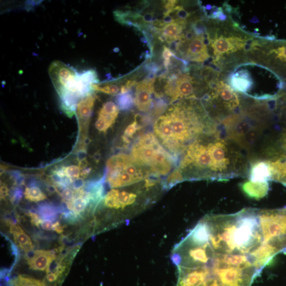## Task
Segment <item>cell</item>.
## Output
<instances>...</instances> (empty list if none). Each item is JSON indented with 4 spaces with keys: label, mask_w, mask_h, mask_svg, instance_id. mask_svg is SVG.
<instances>
[{
    "label": "cell",
    "mask_w": 286,
    "mask_h": 286,
    "mask_svg": "<svg viewBox=\"0 0 286 286\" xmlns=\"http://www.w3.org/2000/svg\"><path fill=\"white\" fill-rule=\"evenodd\" d=\"M186 238L202 248L199 262L188 268L197 271L198 286H251L275 255L286 250L284 228L274 209L210 214Z\"/></svg>",
    "instance_id": "obj_1"
},
{
    "label": "cell",
    "mask_w": 286,
    "mask_h": 286,
    "mask_svg": "<svg viewBox=\"0 0 286 286\" xmlns=\"http://www.w3.org/2000/svg\"><path fill=\"white\" fill-rule=\"evenodd\" d=\"M179 169L185 180L224 181L248 177L250 160L234 142L217 128L193 141L185 151Z\"/></svg>",
    "instance_id": "obj_2"
},
{
    "label": "cell",
    "mask_w": 286,
    "mask_h": 286,
    "mask_svg": "<svg viewBox=\"0 0 286 286\" xmlns=\"http://www.w3.org/2000/svg\"><path fill=\"white\" fill-rule=\"evenodd\" d=\"M218 125L193 104L179 103L169 108L157 119L155 136L161 145L174 155L185 152L191 143Z\"/></svg>",
    "instance_id": "obj_3"
},
{
    "label": "cell",
    "mask_w": 286,
    "mask_h": 286,
    "mask_svg": "<svg viewBox=\"0 0 286 286\" xmlns=\"http://www.w3.org/2000/svg\"><path fill=\"white\" fill-rule=\"evenodd\" d=\"M130 156L152 173L158 176L167 175L175 162L170 153L152 133L145 134L138 139L132 147Z\"/></svg>",
    "instance_id": "obj_4"
},
{
    "label": "cell",
    "mask_w": 286,
    "mask_h": 286,
    "mask_svg": "<svg viewBox=\"0 0 286 286\" xmlns=\"http://www.w3.org/2000/svg\"><path fill=\"white\" fill-rule=\"evenodd\" d=\"M107 166V180L112 188L131 185L149 177L151 173L148 168L139 164L131 156L125 154L112 157L108 161Z\"/></svg>",
    "instance_id": "obj_5"
},
{
    "label": "cell",
    "mask_w": 286,
    "mask_h": 286,
    "mask_svg": "<svg viewBox=\"0 0 286 286\" xmlns=\"http://www.w3.org/2000/svg\"><path fill=\"white\" fill-rule=\"evenodd\" d=\"M195 81L188 75H171L168 78L164 87L165 94L172 102L181 99L195 97Z\"/></svg>",
    "instance_id": "obj_6"
},
{
    "label": "cell",
    "mask_w": 286,
    "mask_h": 286,
    "mask_svg": "<svg viewBox=\"0 0 286 286\" xmlns=\"http://www.w3.org/2000/svg\"><path fill=\"white\" fill-rule=\"evenodd\" d=\"M209 99L216 100L218 103L219 110L222 111V116L227 115L229 112H232L237 110L240 104V101L237 94L234 90L228 85L220 82L214 87L213 91ZM220 120V117L219 118Z\"/></svg>",
    "instance_id": "obj_7"
},
{
    "label": "cell",
    "mask_w": 286,
    "mask_h": 286,
    "mask_svg": "<svg viewBox=\"0 0 286 286\" xmlns=\"http://www.w3.org/2000/svg\"><path fill=\"white\" fill-rule=\"evenodd\" d=\"M246 41L240 37L221 36L210 40L216 60L224 55L237 52L244 48Z\"/></svg>",
    "instance_id": "obj_8"
},
{
    "label": "cell",
    "mask_w": 286,
    "mask_h": 286,
    "mask_svg": "<svg viewBox=\"0 0 286 286\" xmlns=\"http://www.w3.org/2000/svg\"><path fill=\"white\" fill-rule=\"evenodd\" d=\"M155 77L148 78L140 81L136 88L135 104L142 112L150 110L152 106V96L155 91Z\"/></svg>",
    "instance_id": "obj_9"
},
{
    "label": "cell",
    "mask_w": 286,
    "mask_h": 286,
    "mask_svg": "<svg viewBox=\"0 0 286 286\" xmlns=\"http://www.w3.org/2000/svg\"><path fill=\"white\" fill-rule=\"evenodd\" d=\"M209 36H195L190 41L185 53L187 59L193 62H202L209 58L207 45L210 43Z\"/></svg>",
    "instance_id": "obj_10"
},
{
    "label": "cell",
    "mask_w": 286,
    "mask_h": 286,
    "mask_svg": "<svg viewBox=\"0 0 286 286\" xmlns=\"http://www.w3.org/2000/svg\"><path fill=\"white\" fill-rule=\"evenodd\" d=\"M136 199L137 195L134 193L112 189L107 194L104 203L106 207L110 208L124 209L134 203Z\"/></svg>",
    "instance_id": "obj_11"
},
{
    "label": "cell",
    "mask_w": 286,
    "mask_h": 286,
    "mask_svg": "<svg viewBox=\"0 0 286 286\" xmlns=\"http://www.w3.org/2000/svg\"><path fill=\"white\" fill-rule=\"evenodd\" d=\"M186 25V21L176 19L156 30V32L159 34V38L162 42L171 44L182 40L184 35L182 33Z\"/></svg>",
    "instance_id": "obj_12"
},
{
    "label": "cell",
    "mask_w": 286,
    "mask_h": 286,
    "mask_svg": "<svg viewBox=\"0 0 286 286\" xmlns=\"http://www.w3.org/2000/svg\"><path fill=\"white\" fill-rule=\"evenodd\" d=\"M118 114V107L113 102H107L100 110L96 128L100 131H107L115 123Z\"/></svg>",
    "instance_id": "obj_13"
},
{
    "label": "cell",
    "mask_w": 286,
    "mask_h": 286,
    "mask_svg": "<svg viewBox=\"0 0 286 286\" xmlns=\"http://www.w3.org/2000/svg\"><path fill=\"white\" fill-rule=\"evenodd\" d=\"M249 180L253 182H268L272 179L271 167L267 160L251 161L248 174Z\"/></svg>",
    "instance_id": "obj_14"
},
{
    "label": "cell",
    "mask_w": 286,
    "mask_h": 286,
    "mask_svg": "<svg viewBox=\"0 0 286 286\" xmlns=\"http://www.w3.org/2000/svg\"><path fill=\"white\" fill-rule=\"evenodd\" d=\"M53 251L39 250L33 252L27 261L29 268L36 271H46L55 259Z\"/></svg>",
    "instance_id": "obj_15"
},
{
    "label": "cell",
    "mask_w": 286,
    "mask_h": 286,
    "mask_svg": "<svg viewBox=\"0 0 286 286\" xmlns=\"http://www.w3.org/2000/svg\"><path fill=\"white\" fill-rule=\"evenodd\" d=\"M241 189L248 197L258 200L267 195L269 184L268 182H253L248 180L241 184Z\"/></svg>",
    "instance_id": "obj_16"
},
{
    "label": "cell",
    "mask_w": 286,
    "mask_h": 286,
    "mask_svg": "<svg viewBox=\"0 0 286 286\" xmlns=\"http://www.w3.org/2000/svg\"><path fill=\"white\" fill-rule=\"evenodd\" d=\"M10 232L13 234L16 244L26 253H29L33 250L32 240L21 227L12 224L10 227Z\"/></svg>",
    "instance_id": "obj_17"
},
{
    "label": "cell",
    "mask_w": 286,
    "mask_h": 286,
    "mask_svg": "<svg viewBox=\"0 0 286 286\" xmlns=\"http://www.w3.org/2000/svg\"><path fill=\"white\" fill-rule=\"evenodd\" d=\"M96 96L93 94L82 100L78 104L76 112L81 121H87L90 118L96 101Z\"/></svg>",
    "instance_id": "obj_18"
},
{
    "label": "cell",
    "mask_w": 286,
    "mask_h": 286,
    "mask_svg": "<svg viewBox=\"0 0 286 286\" xmlns=\"http://www.w3.org/2000/svg\"><path fill=\"white\" fill-rule=\"evenodd\" d=\"M267 160L271 169V180L276 181L286 186V158Z\"/></svg>",
    "instance_id": "obj_19"
},
{
    "label": "cell",
    "mask_w": 286,
    "mask_h": 286,
    "mask_svg": "<svg viewBox=\"0 0 286 286\" xmlns=\"http://www.w3.org/2000/svg\"><path fill=\"white\" fill-rule=\"evenodd\" d=\"M124 85L120 80H116L93 85V88L95 91L108 95H119L121 89Z\"/></svg>",
    "instance_id": "obj_20"
},
{
    "label": "cell",
    "mask_w": 286,
    "mask_h": 286,
    "mask_svg": "<svg viewBox=\"0 0 286 286\" xmlns=\"http://www.w3.org/2000/svg\"><path fill=\"white\" fill-rule=\"evenodd\" d=\"M10 284L12 286H46L44 282L23 275H18L12 281V283L10 282Z\"/></svg>",
    "instance_id": "obj_21"
},
{
    "label": "cell",
    "mask_w": 286,
    "mask_h": 286,
    "mask_svg": "<svg viewBox=\"0 0 286 286\" xmlns=\"http://www.w3.org/2000/svg\"><path fill=\"white\" fill-rule=\"evenodd\" d=\"M25 197L26 199L33 202H39L47 198L45 194L37 187L27 188Z\"/></svg>",
    "instance_id": "obj_22"
},
{
    "label": "cell",
    "mask_w": 286,
    "mask_h": 286,
    "mask_svg": "<svg viewBox=\"0 0 286 286\" xmlns=\"http://www.w3.org/2000/svg\"><path fill=\"white\" fill-rule=\"evenodd\" d=\"M38 211L40 218L54 221L57 218V210L53 206L49 205V204H42L39 206Z\"/></svg>",
    "instance_id": "obj_23"
},
{
    "label": "cell",
    "mask_w": 286,
    "mask_h": 286,
    "mask_svg": "<svg viewBox=\"0 0 286 286\" xmlns=\"http://www.w3.org/2000/svg\"><path fill=\"white\" fill-rule=\"evenodd\" d=\"M116 101L118 107L122 110L129 109L135 103V99L129 92L118 95Z\"/></svg>",
    "instance_id": "obj_24"
},
{
    "label": "cell",
    "mask_w": 286,
    "mask_h": 286,
    "mask_svg": "<svg viewBox=\"0 0 286 286\" xmlns=\"http://www.w3.org/2000/svg\"><path fill=\"white\" fill-rule=\"evenodd\" d=\"M64 176L71 181L79 179L80 168L76 166H70L62 169Z\"/></svg>",
    "instance_id": "obj_25"
},
{
    "label": "cell",
    "mask_w": 286,
    "mask_h": 286,
    "mask_svg": "<svg viewBox=\"0 0 286 286\" xmlns=\"http://www.w3.org/2000/svg\"><path fill=\"white\" fill-rule=\"evenodd\" d=\"M162 57L163 59H164L163 60L164 66L167 69H168L171 64V58L175 57V55L170 48L165 46L164 47H163Z\"/></svg>",
    "instance_id": "obj_26"
},
{
    "label": "cell",
    "mask_w": 286,
    "mask_h": 286,
    "mask_svg": "<svg viewBox=\"0 0 286 286\" xmlns=\"http://www.w3.org/2000/svg\"><path fill=\"white\" fill-rule=\"evenodd\" d=\"M138 128L137 122L135 120L126 129L124 136L125 140L127 141L129 138L133 136Z\"/></svg>",
    "instance_id": "obj_27"
},
{
    "label": "cell",
    "mask_w": 286,
    "mask_h": 286,
    "mask_svg": "<svg viewBox=\"0 0 286 286\" xmlns=\"http://www.w3.org/2000/svg\"><path fill=\"white\" fill-rule=\"evenodd\" d=\"M61 196L66 202L73 201L75 198L74 191L69 188L64 189L61 193Z\"/></svg>",
    "instance_id": "obj_28"
},
{
    "label": "cell",
    "mask_w": 286,
    "mask_h": 286,
    "mask_svg": "<svg viewBox=\"0 0 286 286\" xmlns=\"http://www.w3.org/2000/svg\"><path fill=\"white\" fill-rule=\"evenodd\" d=\"M274 52L281 60L286 62V46L280 47L277 49L274 50Z\"/></svg>",
    "instance_id": "obj_29"
},
{
    "label": "cell",
    "mask_w": 286,
    "mask_h": 286,
    "mask_svg": "<svg viewBox=\"0 0 286 286\" xmlns=\"http://www.w3.org/2000/svg\"><path fill=\"white\" fill-rule=\"evenodd\" d=\"M29 216L30 217V219H31L32 224L34 225V226L37 227H39V225H40L41 222H42V221L39 216H38L37 214L33 212H30L29 213Z\"/></svg>",
    "instance_id": "obj_30"
},
{
    "label": "cell",
    "mask_w": 286,
    "mask_h": 286,
    "mask_svg": "<svg viewBox=\"0 0 286 286\" xmlns=\"http://www.w3.org/2000/svg\"><path fill=\"white\" fill-rule=\"evenodd\" d=\"M40 225L42 229L46 231H53L54 224H53L52 221L44 220L41 222Z\"/></svg>",
    "instance_id": "obj_31"
},
{
    "label": "cell",
    "mask_w": 286,
    "mask_h": 286,
    "mask_svg": "<svg viewBox=\"0 0 286 286\" xmlns=\"http://www.w3.org/2000/svg\"><path fill=\"white\" fill-rule=\"evenodd\" d=\"M53 231L57 232L58 233H62L63 232V228L60 226L59 222H57L54 224Z\"/></svg>",
    "instance_id": "obj_32"
},
{
    "label": "cell",
    "mask_w": 286,
    "mask_h": 286,
    "mask_svg": "<svg viewBox=\"0 0 286 286\" xmlns=\"http://www.w3.org/2000/svg\"><path fill=\"white\" fill-rule=\"evenodd\" d=\"M8 189H7V187L5 186H2L1 187L2 198V197L3 198H5L8 195Z\"/></svg>",
    "instance_id": "obj_33"
},
{
    "label": "cell",
    "mask_w": 286,
    "mask_h": 286,
    "mask_svg": "<svg viewBox=\"0 0 286 286\" xmlns=\"http://www.w3.org/2000/svg\"><path fill=\"white\" fill-rule=\"evenodd\" d=\"M83 186V181L82 180L79 181L77 179L75 183L74 188L79 190V189Z\"/></svg>",
    "instance_id": "obj_34"
},
{
    "label": "cell",
    "mask_w": 286,
    "mask_h": 286,
    "mask_svg": "<svg viewBox=\"0 0 286 286\" xmlns=\"http://www.w3.org/2000/svg\"><path fill=\"white\" fill-rule=\"evenodd\" d=\"M282 147L283 150L286 152V133L283 136L282 140Z\"/></svg>",
    "instance_id": "obj_35"
}]
</instances>
